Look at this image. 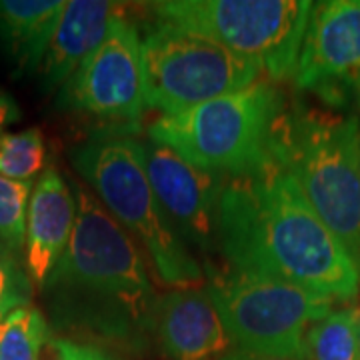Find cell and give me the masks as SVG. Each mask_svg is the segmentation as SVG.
Masks as SVG:
<instances>
[{
  "mask_svg": "<svg viewBox=\"0 0 360 360\" xmlns=\"http://www.w3.org/2000/svg\"><path fill=\"white\" fill-rule=\"evenodd\" d=\"M214 246L234 270L298 284L330 300L359 295L360 270L309 205L278 148L255 172L226 176Z\"/></svg>",
  "mask_w": 360,
  "mask_h": 360,
  "instance_id": "6da1fadb",
  "label": "cell"
},
{
  "mask_svg": "<svg viewBox=\"0 0 360 360\" xmlns=\"http://www.w3.org/2000/svg\"><path fill=\"white\" fill-rule=\"evenodd\" d=\"M77 220L46 284L52 316L108 340L153 333L156 295L141 245L82 182L72 186Z\"/></svg>",
  "mask_w": 360,
  "mask_h": 360,
  "instance_id": "7a4b0ae2",
  "label": "cell"
},
{
  "mask_svg": "<svg viewBox=\"0 0 360 360\" xmlns=\"http://www.w3.org/2000/svg\"><path fill=\"white\" fill-rule=\"evenodd\" d=\"M136 132L116 127L90 136L72 148V165L104 208L144 246L160 283L172 290L198 288L205 274L156 198Z\"/></svg>",
  "mask_w": 360,
  "mask_h": 360,
  "instance_id": "3957f363",
  "label": "cell"
},
{
  "mask_svg": "<svg viewBox=\"0 0 360 360\" xmlns=\"http://www.w3.org/2000/svg\"><path fill=\"white\" fill-rule=\"evenodd\" d=\"M286 110L283 90L262 77L184 112L158 116L148 127V139L196 167L243 176L276 155Z\"/></svg>",
  "mask_w": 360,
  "mask_h": 360,
  "instance_id": "277c9868",
  "label": "cell"
},
{
  "mask_svg": "<svg viewBox=\"0 0 360 360\" xmlns=\"http://www.w3.org/2000/svg\"><path fill=\"white\" fill-rule=\"evenodd\" d=\"M278 155L360 270L359 118L295 104L284 115Z\"/></svg>",
  "mask_w": 360,
  "mask_h": 360,
  "instance_id": "5b68a950",
  "label": "cell"
},
{
  "mask_svg": "<svg viewBox=\"0 0 360 360\" xmlns=\"http://www.w3.org/2000/svg\"><path fill=\"white\" fill-rule=\"evenodd\" d=\"M150 6L162 25L255 60L274 82L295 78L312 13L309 0H168Z\"/></svg>",
  "mask_w": 360,
  "mask_h": 360,
  "instance_id": "8992f818",
  "label": "cell"
},
{
  "mask_svg": "<svg viewBox=\"0 0 360 360\" xmlns=\"http://www.w3.org/2000/svg\"><path fill=\"white\" fill-rule=\"evenodd\" d=\"M206 288L232 342L276 359L307 360L309 330L335 304L298 284L234 269L214 274Z\"/></svg>",
  "mask_w": 360,
  "mask_h": 360,
  "instance_id": "52a82bcc",
  "label": "cell"
},
{
  "mask_svg": "<svg viewBox=\"0 0 360 360\" xmlns=\"http://www.w3.org/2000/svg\"><path fill=\"white\" fill-rule=\"evenodd\" d=\"M142 63L146 106L162 115H179L264 77L255 60L162 22L142 39Z\"/></svg>",
  "mask_w": 360,
  "mask_h": 360,
  "instance_id": "ba28073f",
  "label": "cell"
},
{
  "mask_svg": "<svg viewBox=\"0 0 360 360\" xmlns=\"http://www.w3.org/2000/svg\"><path fill=\"white\" fill-rule=\"evenodd\" d=\"M63 108L139 129L146 110V80L139 28L124 13L104 42L60 90Z\"/></svg>",
  "mask_w": 360,
  "mask_h": 360,
  "instance_id": "9c48e42d",
  "label": "cell"
},
{
  "mask_svg": "<svg viewBox=\"0 0 360 360\" xmlns=\"http://www.w3.org/2000/svg\"><path fill=\"white\" fill-rule=\"evenodd\" d=\"M295 84L326 106L360 110V0L312 4Z\"/></svg>",
  "mask_w": 360,
  "mask_h": 360,
  "instance_id": "30bf717a",
  "label": "cell"
},
{
  "mask_svg": "<svg viewBox=\"0 0 360 360\" xmlns=\"http://www.w3.org/2000/svg\"><path fill=\"white\" fill-rule=\"evenodd\" d=\"M144 158L153 191L172 226L182 238L210 250L214 246L217 206L226 176L196 167L150 139L144 142Z\"/></svg>",
  "mask_w": 360,
  "mask_h": 360,
  "instance_id": "8fae6325",
  "label": "cell"
},
{
  "mask_svg": "<svg viewBox=\"0 0 360 360\" xmlns=\"http://www.w3.org/2000/svg\"><path fill=\"white\" fill-rule=\"evenodd\" d=\"M153 333L168 360L222 359L231 336L208 288H176L158 296Z\"/></svg>",
  "mask_w": 360,
  "mask_h": 360,
  "instance_id": "7c38bea8",
  "label": "cell"
},
{
  "mask_svg": "<svg viewBox=\"0 0 360 360\" xmlns=\"http://www.w3.org/2000/svg\"><path fill=\"white\" fill-rule=\"evenodd\" d=\"M77 220V198L63 174L46 168L30 194L26 210L25 264L40 290L65 255Z\"/></svg>",
  "mask_w": 360,
  "mask_h": 360,
  "instance_id": "4fadbf2b",
  "label": "cell"
},
{
  "mask_svg": "<svg viewBox=\"0 0 360 360\" xmlns=\"http://www.w3.org/2000/svg\"><path fill=\"white\" fill-rule=\"evenodd\" d=\"M124 13L106 0H70L39 68L40 82L46 90L63 89L82 63L96 51L116 18Z\"/></svg>",
  "mask_w": 360,
  "mask_h": 360,
  "instance_id": "5bb4252c",
  "label": "cell"
},
{
  "mask_svg": "<svg viewBox=\"0 0 360 360\" xmlns=\"http://www.w3.org/2000/svg\"><path fill=\"white\" fill-rule=\"evenodd\" d=\"M65 6L63 0H0V44L16 75L39 72Z\"/></svg>",
  "mask_w": 360,
  "mask_h": 360,
  "instance_id": "9a60e30c",
  "label": "cell"
},
{
  "mask_svg": "<svg viewBox=\"0 0 360 360\" xmlns=\"http://www.w3.org/2000/svg\"><path fill=\"white\" fill-rule=\"evenodd\" d=\"M360 309L335 310L312 324L307 335V360H360Z\"/></svg>",
  "mask_w": 360,
  "mask_h": 360,
  "instance_id": "2e32d148",
  "label": "cell"
},
{
  "mask_svg": "<svg viewBox=\"0 0 360 360\" xmlns=\"http://www.w3.org/2000/svg\"><path fill=\"white\" fill-rule=\"evenodd\" d=\"M51 340L44 314L25 307L0 322V360H42V348Z\"/></svg>",
  "mask_w": 360,
  "mask_h": 360,
  "instance_id": "e0dca14e",
  "label": "cell"
},
{
  "mask_svg": "<svg viewBox=\"0 0 360 360\" xmlns=\"http://www.w3.org/2000/svg\"><path fill=\"white\" fill-rule=\"evenodd\" d=\"M46 144L39 129L6 132L0 139V174L18 182H32L46 170Z\"/></svg>",
  "mask_w": 360,
  "mask_h": 360,
  "instance_id": "ac0fdd59",
  "label": "cell"
},
{
  "mask_svg": "<svg viewBox=\"0 0 360 360\" xmlns=\"http://www.w3.org/2000/svg\"><path fill=\"white\" fill-rule=\"evenodd\" d=\"M32 182H18L0 174V240L25 258L26 210Z\"/></svg>",
  "mask_w": 360,
  "mask_h": 360,
  "instance_id": "d6986e66",
  "label": "cell"
},
{
  "mask_svg": "<svg viewBox=\"0 0 360 360\" xmlns=\"http://www.w3.org/2000/svg\"><path fill=\"white\" fill-rule=\"evenodd\" d=\"M32 286L25 258L0 240V322L16 310L30 307Z\"/></svg>",
  "mask_w": 360,
  "mask_h": 360,
  "instance_id": "ffe728a7",
  "label": "cell"
},
{
  "mask_svg": "<svg viewBox=\"0 0 360 360\" xmlns=\"http://www.w3.org/2000/svg\"><path fill=\"white\" fill-rule=\"evenodd\" d=\"M51 348L54 352V360H116L101 348L80 345L68 338H52Z\"/></svg>",
  "mask_w": 360,
  "mask_h": 360,
  "instance_id": "44dd1931",
  "label": "cell"
},
{
  "mask_svg": "<svg viewBox=\"0 0 360 360\" xmlns=\"http://www.w3.org/2000/svg\"><path fill=\"white\" fill-rule=\"evenodd\" d=\"M18 118H20V108H18L16 101H14L6 90L0 89V139L6 134L4 132L6 127L18 122Z\"/></svg>",
  "mask_w": 360,
  "mask_h": 360,
  "instance_id": "7402d4cb",
  "label": "cell"
},
{
  "mask_svg": "<svg viewBox=\"0 0 360 360\" xmlns=\"http://www.w3.org/2000/svg\"><path fill=\"white\" fill-rule=\"evenodd\" d=\"M219 360H292V359H276V356H264V354H257V352H248V350H232L229 354H224Z\"/></svg>",
  "mask_w": 360,
  "mask_h": 360,
  "instance_id": "603a6c76",
  "label": "cell"
},
{
  "mask_svg": "<svg viewBox=\"0 0 360 360\" xmlns=\"http://www.w3.org/2000/svg\"><path fill=\"white\" fill-rule=\"evenodd\" d=\"M359 345H360V324H359Z\"/></svg>",
  "mask_w": 360,
  "mask_h": 360,
  "instance_id": "cb8c5ba5",
  "label": "cell"
}]
</instances>
